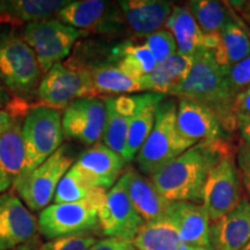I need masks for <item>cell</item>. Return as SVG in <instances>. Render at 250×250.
Returning <instances> with one entry per match:
<instances>
[{
	"label": "cell",
	"mask_w": 250,
	"mask_h": 250,
	"mask_svg": "<svg viewBox=\"0 0 250 250\" xmlns=\"http://www.w3.org/2000/svg\"><path fill=\"white\" fill-rule=\"evenodd\" d=\"M131 243L137 250H179L183 242L174 223L166 215L144 224Z\"/></svg>",
	"instance_id": "cell-27"
},
{
	"label": "cell",
	"mask_w": 250,
	"mask_h": 250,
	"mask_svg": "<svg viewBox=\"0 0 250 250\" xmlns=\"http://www.w3.org/2000/svg\"><path fill=\"white\" fill-rule=\"evenodd\" d=\"M188 7L203 34L220 33L225 24L233 19L227 5L220 1L196 0L190 1Z\"/></svg>",
	"instance_id": "cell-30"
},
{
	"label": "cell",
	"mask_w": 250,
	"mask_h": 250,
	"mask_svg": "<svg viewBox=\"0 0 250 250\" xmlns=\"http://www.w3.org/2000/svg\"><path fill=\"white\" fill-rule=\"evenodd\" d=\"M57 19L74 29L101 34L117 33L124 24L118 4L100 0L70 1L58 12Z\"/></svg>",
	"instance_id": "cell-12"
},
{
	"label": "cell",
	"mask_w": 250,
	"mask_h": 250,
	"mask_svg": "<svg viewBox=\"0 0 250 250\" xmlns=\"http://www.w3.org/2000/svg\"><path fill=\"white\" fill-rule=\"evenodd\" d=\"M39 224L14 192L0 195V250H11L35 239Z\"/></svg>",
	"instance_id": "cell-14"
},
{
	"label": "cell",
	"mask_w": 250,
	"mask_h": 250,
	"mask_svg": "<svg viewBox=\"0 0 250 250\" xmlns=\"http://www.w3.org/2000/svg\"><path fill=\"white\" fill-rule=\"evenodd\" d=\"M37 224L48 240L85 235L99 226V210L87 201L52 204L41 211Z\"/></svg>",
	"instance_id": "cell-10"
},
{
	"label": "cell",
	"mask_w": 250,
	"mask_h": 250,
	"mask_svg": "<svg viewBox=\"0 0 250 250\" xmlns=\"http://www.w3.org/2000/svg\"><path fill=\"white\" fill-rule=\"evenodd\" d=\"M164 99L165 95L155 93L151 101L146 103L143 108H140L132 117L123 155L125 162H131L136 159L137 154H138L144 143L146 142L149 133H151L153 126H154L156 109H158L159 104L164 101Z\"/></svg>",
	"instance_id": "cell-29"
},
{
	"label": "cell",
	"mask_w": 250,
	"mask_h": 250,
	"mask_svg": "<svg viewBox=\"0 0 250 250\" xmlns=\"http://www.w3.org/2000/svg\"><path fill=\"white\" fill-rule=\"evenodd\" d=\"M123 176L130 201L145 223L167 215L171 203L159 193L151 180L134 169L125 171Z\"/></svg>",
	"instance_id": "cell-21"
},
{
	"label": "cell",
	"mask_w": 250,
	"mask_h": 250,
	"mask_svg": "<svg viewBox=\"0 0 250 250\" xmlns=\"http://www.w3.org/2000/svg\"><path fill=\"white\" fill-rule=\"evenodd\" d=\"M130 250H137L136 248H134V247L133 246H131V248H130Z\"/></svg>",
	"instance_id": "cell-48"
},
{
	"label": "cell",
	"mask_w": 250,
	"mask_h": 250,
	"mask_svg": "<svg viewBox=\"0 0 250 250\" xmlns=\"http://www.w3.org/2000/svg\"><path fill=\"white\" fill-rule=\"evenodd\" d=\"M225 70H226L228 87L235 99L237 94L250 86V56L232 66L226 67Z\"/></svg>",
	"instance_id": "cell-34"
},
{
	"label": "cell",
	"mask_w": 250,
	"mask_h": 250,
	"mask_svg": "<svg viewBox=\"0 0 250 250\" xmlns=\"http://www.w3.org/2000/svg\"><path fill=\"white\" fill-rule=\"evenodd\" d=\"M11 250H40V247H37V242L36 240H31L30 242L24 243V245H21L17 247V248L11 249Z\"/></svg>",
	"instance_id": "cell-43"
},
{
	"label": "cell",
	"mask_w": 250,
	"mask_h": 250,
	"mask_svg": "<svg viewBox=\"0 0 250 250\" xmlns=\"http://www.w3.org/2000/svg\"><path fill=\"white\" fill-rule=\"evenodd\" d=\"M94 236L76 235L50 240L40 247V250H89L98 242Z\"/></svg>",
	"instance_id": "cell-35"
},
{
	"label": "cell",
	"mask_w": 250,
	"mask_h": 250,
	"mask_svg": "<svg viewBox=\"0 0 250 250\" xmlns=\"http://www.w3.org/2000/svg\"><path fill=\"white\" fill-rule=\"evenodd\" d=\"M20 34L35 54L43 74L64 61L81 37L80 30L62 23L58 19L28 23L22 27Z\"/></svg>",
	"instance_id": "cell-7"
},
{
	"label": "cell",
	"mask_w": 250,
	"mask_h": 250,
	"mask_svg": "<svg viewBox=\"0 0 250 250\" xmlns=\"http://www.w3.org/2000/svg\"><path fill=\"white\" fill-rule=\"evenodd\" d=\"M92 189L93 188L83 182L77 170L71 167L56 189L54 197L55 204H71V203L86 201Z\"/></svg>",
	"instance_id": "cell-32"
},
{
	"label": "cell",
	"mask_w": 250,
	"mask_h": 250,
	"mask_svg": "<svg viewBox=\"0 0 250 250\" xmlns=\"http://www.w3.org/2000/svg\"><path fill=\"white\" fill-rule=\"evenodd\" d=\"M117 4L123 23L139 35L162 29L173 9L171 2L161 0H122Z\"/></svg>",
	"instance_id": "cell-20"
},
{
	"label": "cell",
	"mask_w": 250,
	"mask_h": 250,
	"mask_svg": "<svg viewBox=\"0 0 250 250\" xmlns=\"http://www.w3.org/2000/svg\"><path fill=\"white\" fill-rule=\"evenodd\" d=\"M203 250H214L212 247H206V248H203Z\"/></svg>",
	"instance_id": "cell-47"
},
{
	"label": "cell",
	"mask_w": 250,
	"mask_h": 250,
	"mask_svg": "<svg viewBox=\"0 0 250 250\" xmlns=\"http://www.w3.org/2000/svg\"><path fill=\"white\" fill-rule=\"evenodd\" d=\"M72 166V152L67 146H62L42 165L24 174L13 188L28 210L43 211L54 199L59 182Z\"/></svg>",
	"instance_id": "cell-6"
},
{
	"label": "cell",
	"mask_w": 250,
	"mask_h": 250,
	"mask_svg": "<svg viewBox=\"0 0 250 250\" xmlns=\"http://www.w3.org/2000/svg\"><path fill=\"white\" fill-rule=\"evenodd\" d=\"M68 2L66 0H4L0 1V24L15 28L49 20Z\"/></svg>",
	"instance_id": "cell-23"
},
{
	"label": "cell",
	"mask_w": 250,
	"mask_h": 250,
	"mask_svg": "<svg viewBox=\"0 0 250 250\" xmlns=\"http://www.w3.org/2000/svg\"><path fill=\"white\" fill-rule=\"evenodd\" d=\"M167 217L177 228L183 243L201 248L211 247V220L204 206L191 202H174L168 208Z\"/></svg>",
	"instance_id": "cell-19"
},
{
	"label": "cell",
	"mask_w": 250,
	"mask_h": 250,
	"mask_svg": "<svg viewBox=\"0 0 250 250\" xmlns=\"http://www.w3.org/2000/svg\"><path fill=\"white\" fill-rule=\"evenodd\" d=\"M26 164L22 124L17 122L8 131L0 134V169L12 187L24 175Z\"/></svg>",
	"instance_id": "cell-25"
},
{
	"label": "cell",
	"mask_w": 250,
	"mask_h": 250,
	"mask_svg": "<svg viewBox=\"0 0 250 250\" xmlns=\"http://www.w3.org/2000/svg\"><path fill=\"white\" fill-rule=\"evenodd\" d=\"M111 59L125 74L136 80L147 76L158 65L145 43H122L111 50Z\"/></svg>",
	"instance_id": "cell-28"
},
{
	"label": "cell",
	"mask_w": 250,
	"mask_h": 250,
	"mask_svg": "<svg viewBox=\"0 0 250 250\" xmlns=\"http://www.w3.org/2000/svg\"><path fill=\"white\" fill-rule=\"evenodd\" d=\"M179 250H203V248H201V247H193L190 245H186V243H182Z\"/></svg>",
	"instance_id": "cell-45"
},
{
	"label": "cell",
	"mask_w": 250,
	"mask_h": 250,
	"mask_svg": "<svg viewBox=\"0 0 250 250\" xmlns=\"http://www.w3.org/2000/svg\"><path fill=\"white\" fill-rule=\"evenodd\" d=\"M234 111L236 115H250V86L235 96Z\"/></svg>",
	"instance_id": "cell-38"
},
{
	"label": "cell",
	"mask_w": 250,
	"mask_h": 250,
	"mask_svg": "<svg viewBox=\"0 0 250 250\" xmlns=\"http://www.w3.org/2000/svg\"><path fill=\"white\" fill-rule=\"evenodd\" d=\"M12 100H13V96L11 95V93H9L8 90L1 85V83H0V110H1L2 108H7L9 103L12 102Z\"/></svg>",
	"instance_id": "cell-41"
},
{
	"label": "cell",
	"mask_w": 250,
	"mask_h": 250,
	"mask_svg": "<svg viewBox=\"0 0 250 250\" xmlns=\"http://www.w3.org/2000/svg\"><path fill=\"white\" fill-rule=\"evenodd\" d=\"M125 160L104 144H95L81 154L72 167L90 188L110 189L120 180Z\"/></svg>",
	"instance_id": "cell-16"
},
{
	"label": "cell",
	"mask_w": 250,
	"mask_h": 250,
	"mask_svg": "<svg viewBox=\"0 0 250 250\" xmlns=\"http://www.w3.org/2000/svg\"><path fill=\"white\" fill-rule=\"evenodd\" d=\"M220 34L229 66L249 57L250 37L234 19L225 24Z\"/></svg>",
	"instance_id": "cell-31"
},
{
	"label": "cell",
	"mask_w": 250,
	"mask_h": 250,
	"mask_svg": "<svg viewBox=\"0 0 250 250\" xmlns=\"http://www.w3.org/2000/svg\"><path fill=\"white\" fill-rule=\"evenodd\" d=\"M154 94L145 93L140 95H120L116 98L103 99L107 109L103 143L122 158L126 146L131 120L140 108L151 101Z\"/></svg>",
	"instance_id": "cell-15"
},
{
	"label": "cell",
	"mask_w": 250,
	"mask_h": 250,
	"mask_svg": "<svg viewBox=\"0 0 250 250\" xmlns=\"http://www.w3.org/2000/svg\"><path fill=\"white\" fill-rule=\"evenodd\" d=\"M241 180L232 154L221 156L208 171L203 190V206L211 221L233 211L242 201Z\"/></svg>",
	"instance_id": "cell-9"
},
{
	"label": "cell",
	"mask_w": 250,
	"mask_h": 250,
	"mask_svg": "<svg viewBox=\"0 0 250 250\" xmlns=\"http://www.w3.org/2000/svg\"><path fill=\"white\" fill-rule=\"evenodd\" d=\"M241 250H250V241H249L248 243H247V245H246L245 247H243V248H242Z\"/></svg>",
	"instance_id": "cell-46"
},
{
	"label": "cell",
	"mask_w": 250,
	"mask_h": 250,
	"mask_svg": "<svg viewBox=\"0 0 250 250\" xmlns=\"http://www.w3.org/2000/svg\"><path fill=\"white\" fill-rule=\"evenodd\" d=\"M250 241V201L241 203L210 226V245L214 250H241Z\"/></svg>",
	"instance_id": "cell-18"
},
{
	"label": "cell",
	"mask_w": 250,
	"mask_h": 250,
	"mask_svg": "<svg viewBox=\"0 0 250 250\" xmlns=\"http://www.w3.org/2000/svg\"><path fill=\"white\" fill-rule=\"evenodd\" d=\"M83 98H94L88 72L67 62L56 64L46 72L37 89L42 104L54 109H66Z\"/></svg>",
	"instance_id": "cell-8"
},
{
	"label": "cell",
	"mask_w": 250,
	"mask_h": 250,
	"mask_svg": "<svg viewBox=\"0 0 250 250\" xmlns=\"http://www.w3.org/2000/svg\"><path fill=\"white\" fill-rule=\"evenodd\" d=\"M193 59L176 52L139 80L140 90L161 95H173L191 71Z\"/></svg>",
	"instance_id": "cell-24"
},
{
	"label": "cell",
	"mask_w": 250,
	"mask_h": 250,
	"mask_svg": "<svg viewBox=\"0 0 250 250\" xmlns=\"http://www.w3.org/2000/svg\"><path fill=\"white\" fill-rule=\"evenodd\" d=\"M236 168L239 171L241 184L245 188L248 198L250 199V145L241 144L236 153Z\"/></svg>",
	"instance_id": "cell-36"
},
{
	"label": "cell",
	"mask_w": 250,
	"mask_h": 250,
	"mask_svg": "<svg viewBox=\"0 0 250 250\" xmlns=\"http://www.w3.org/2000/svg\"><path fill=\"white\" fill-rule=\"evenodd\" d=\"M12 187V184L8 182V180L6 179L5 175L2 174L1 169H0V195L4 192H7V190Z\"/></svg>",
	"instance_id": "cell-42"
},
{
	"label": "cell",
	"mask_w": 250,
	"mask_h": 250,
	"mask_svg": "<svg viewBox=\"0 0 250 250\" xmlns=\"http://www.w3.org/2000/svg\"><path fill=\"white\" fill-rule=\"evenodd\" d=\"M107 118L104 100L83 98L76 100L65 109L62 118V132L70 139L86 145H95L103 137Z\"/></svg>",
	"instance_id": "cell-13"
},
{
	"label": "cell",
	"mask_w": 250,
	"mask_h": 250,
	"mask_svg": "<svg viewBox=\"0 0 250 250\" xmlns=\"http://www.w3.org/2000/svg\"><path fill=\"white\" fill-rule=\"evenodd\" d=\"M145 221L131 203L122 175L107 193L104 204L99 211V226L105 236L132 242Z\"/></svg>",
	"instance_id": "cell-11"
},
{
	"label": "cell",
	"mask_w": 250,
	"mask_h": 250,
	"mask_svg": "<svg viewBox=\"0 0 250 250\" xmlns=\"http://www.w3.org/2000/svg\"><path fill=\"white\" fill-rule=\"evenodd\" d=\"M176 126L181 137L192 145L223 138V127L214 112L192 100L180 99Z\"/></svg>",
	"instance_id": "cell-17"
},
{
	"label": "cell",
	"mask_w": 250,
	"mask_h": 250,
	"mask_svg": "<svg viewBox=\"0 0 250 250\" xmlns=\"http://www.w3.org/2000/svg\"><path fill=\"white\" fill-rule=\"evenodd\" d=\"M176 110V103L173 100H164L156 109L154 126L136 156V162L143 174L152 176L193 146L179 133Z\"/></svg>",
	"instance_id": "cell-4"
},
{
	"label": "cell",
	"mask_w": 250,
	"mask_h": 250,
	"mask_svg": "<svg viewBox=\"0 0 250 250\" xmlns=\"http://www.w3.org/2000/svg\"><path fill=\"white\" fill-rule=\"evenodd\" d=\"M145 44L151 50L158 64L164 62L177 52V45L174 36L167 29H160L146 35Z\"/></svg>",
	"instance_id": "cell-33"
},
{
	"label": "cell",
	"mask_w": 250,
	"mask_h": 250,
	"mask_svg": "<svg viewBox=\"0 0 250 250\" xmlns=\"http://www.w3.org/2000/svg\"><path fill=\"white\" fill-rule=\"evenodd\" d=\"M190 74L173 95L192 100L210 108L226 131L236 129V114L234 111V96L228 87L226 70L215 62L204 46L193 55Z\"/></svg>",
	"instance_id": "cell-2"
},
{
	"label": "cell",
	"mask_w": 250,
	"mask_h": 250,
	"mask_svg": "<svg viewBox=\"0 0 250 250\" xmlns=\"http://www.w3.org/2000/svg\"><path fill=\"white\" fill-rule=\"evenodd\" d=\"M18 122V118H14L6 110H0V134L11 129Z\"/></svg>",
	"instance_id": "cell-40"
},
{
	"label": "cell",
	"mask_w": 250,
	"mask_h": 250,
	"mask_svg": "<svg viewBox=\"0 0 250 250\" xmlns=\"http://www.w3.org/2000/svg\"><path fill=\"white\" fill-rule=\"evenodd\" d=\"M227 154L230 148L223 138L201 142L153 174L151 181L166 201L197 204L203 202L208 171Z\"/></svg>",
	"instance_id": "cell-1"
},
{
	"label": "cell",
	"mask_w": 250,
	"mask_h": 250,
	"mask_svg": "<svg viewBox=\"0 0 250 250\" xmlns=\"http://www.w3.org/2000/svg\"><path fill=\"white\" fill-rule=\"evenodd\" d=\"M67 62L88 72L94 98L99 96L112 98V95L117 94L121 95V94L142 92L139 80L125 74L114 62L77 64L67 61Z\"/></svg>",
	"instance_id": "cell-22"
},
{
	"label": "cell",
	"mask_w": 250,
	"mask_h": 250,
	"mask_svg": "<svg viewBox=\"0 0 250 250\" xmlns=\"http://www.w3.org/2000/svg\"><path fill=\"white\" fill-rule=\"evenodd\" d=\"M166 27L174 36L179 54L193 57L197 50L203 46L204 34L202 33L188 5L173 6Z\"/></svg>",
	"instance_id": "cell-26"
},
{
	"label": "cell",
	"mask_w": 250,
	"mask_h": 250,
	"mask_svg": "<svg viewBox=\"0 0 250 250\" xmlns=\"http://www.w3.org/2000/svg\"><path fill=\"white\" fill-rule=\"evenodd\" d=\"M236 129H239L245 143L250 145V115H236Z\"/></svg>",
	"instance_id": "cell-39"
},
{
	"label": "cell",
	"mask_w": 250,
	"mask_h": 250,
	"mask_svg": "<svg viewBox=\"0 0 250 250\" xmlns=\"http://www.w3.org/2000/svg\"><path fill=\"white\" fill-rule=\"evenodd\" d=\"M42 80L39 62L17 28L0 24V83L13 98H37Z\"/></svg>",
	"instance_id": "cell-3"
},
{
	"label": "cell",
	"mask_w": 250,
	"mask_h": 250,
	"mask_svg": "<svg viewBox=\"0 0 250 250\" xmlns=\"http://www.w3.org/2000/svg\"><path fill=\"white\" fill-rule=\"evenodd\" d=\"M239 7H240V11H242L243 15H245V17L250 21V1L241 2V4L239 5Z\"/></svg>",
	"instance_id": "cell-44"
},
{
	"label": "cell",
	"mask_w": 250,
	"mask_h": 250,
	"mask_svg": "<svg viewBox=\"0 0 250 250\" xmlns=\"http://www.w3.org/2000/svg\"><path fill=\"white\" fill-rule=\"evenodd\" d=\"M26 170L29 173L62 147L64 132L61 112L46 105L31 107L22 123Z\"/></svg>",
	"instance_id": "cell-5"
},
{
	"label": "cell",
	"mask_w": 250,
	"mask_h": 250,
	"mask_svg": "<svg viewBox=\"0 0 250 250\" xmlns=\"http://www.w3.org/2000/svg\"><path fill=\"white\" fill-rule=\"evenodd\" d=\"M131 246L132 243L129 241L108 237V239L100 240L89 250H130Z\"/></svg>",
	"instance_id": "cell-37"
}]
</instances>
